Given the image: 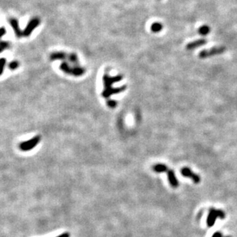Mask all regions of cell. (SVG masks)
<instances>
[{"label":"cell","instance_id":"1","mask_svg":"<svg viewBox=\"0 0 237 237\" xmlns=\"http://www.w3.org/2000/svg\"><path fill=\"white\" fill-rule=\"evenodd\" d=\"M218 217L221 218V219L225 218L224 212L219 210L210 209V213H209L208 217H207V226L209 227H212L214 223H215L216 219H217Z\"/></svg>","mask_w":237,"mask_h":237},{"label":"cell","instance_id":"2","mask_svg":"<svg viewBox=\"0 0 237 237\" xmlns=\"http://www.w3.org/2000/svg\"><path fill=\"white\" fill-rule=\"evenodd\" d=\"M226 51L225 47H214L210 50H203L200 52L199 56L201 58H206L211 57V56L216 55L222 54Z\"/></svg>","mask_w":237,"mask_h":237},{"label":"cell","instance_id":"3","mask_svg":"<svg viewBox=\"0 0 237 237\" xmlns=\"http://www.w3.org/2000/svg\"><path fill=\"white\" fill-rule=\"evenodd\" d=\"M40 137L38 136L35 137L34 138L31 139L28 141L22 142V144H20L19 148L23 151H28L30 150L33 149L37 144L39 143Z\"/></svg>","mask_w":237,"mask_h":237},{"label":"cell","instance_id":"4","mask_svg":"<svg viewBox=\"0 0 237 237\" xmlns=\"http://www.w3.org/2000/svg\"><path fill=\"white\" fill-rule=\"evenodd\" d=\"M181 174L183 176L192 179L194 183H198L200 182V177H199V175L194 174L190 169H189L187 167H184V168L181 170Z\"/></svg>","mask_w":237,"mask_h":237},{"label":"cell","instance_id":"5","mask_svg":"<svg viewBox=\"0 0 237 237\" xmlns=\"http://www.w3.org/2000/svg\"><path fill=\"white\" fill-rule=\"evenodd\" d=\"M167 174H168V180H169L170 184L171 185V187H174V188L177 187L179 183H178V180H176V176H175L174 171H172V170H170L167 172Z\"/></svg>","mask_w":237,"mask_h":237},{"label":"cell","instance_id":"6","mask_svg":"<svg viewBox=\"0 0 237 237\" xmlns=\"http://www.w3.org/2000/svg\"><path fill=\"white\" fill-rule=\"evenodd\" d=\"M206 43H207V40H205V39L196 40V41H192V42H190V43H189L188 45H187V49H196V48H198V47L205 45Z\"/></svg>","mask_w":237,"mask_h":237},{"label":"cell","instance_id":"7","mask_svg":"<svg viewBox=\"0 0 237 237\" xmlns=\"http://www.w3.org/2000/svg\"><path fill=\"white\" fill-rule=\"evenodd\" d=\"M153 171L156 173H164V172H168V167L167 165L164 164H155L154 166H153L152 167Z\"/></svg>","mask_w":237,"mask_h":237},{"label":"cell","instance_id":"8","mask_svg":"<svg viewBox=\"0 0 237 237\" xmlns=\"http://www.w3.org/2000/svg\"><path fill=\"white\" fill-rule=\"evenodd\" d=\"M210 29L207 25H203L199 29V33L201 35H207L208 33H210Z\"/></svg>","mask_w":237,"mask_h":237},{"label":"cell","instance_id":"9","mask_svg":"<svg viewBox=\"0 0 237 237\" xmlns=\"http://www.w3.org/2000/svg\"><path fill=\"white\" fill-rule=\"evenodd\" d=\"M162 29V25L160 23H154L152 25V30L154 32H159Z\"/></svg>","mask_w":237,"mask_h":237},{"label":"cell","instance_id":"10","mask_svg":"<svg viewBox=\"0 0 237 237\" xmlns=\"http://www.w3.org/2000/svg\"><path fill=\"white\" fill-rule=\"evenodd\" d=\"M212 237H223V234L221 233L220 232H216L213 235Z\"/></svg>","mask_w":237,"mask_h":237},{"label":"cell","instance_id":"11","mask_svg":"<svg viewBox=\"0 0 237 237\" xmlns=\"http://www.w3.org/2000/svg\"><path fill=\"white\" fill-rule=\"evenodd\" d=\"M57 237H70V234L68 233H62L61 235L58 236Z\"/></svg>","mask_w":237,"mask_h":237},{"label":"cell","instance_id":"12","mask_svg":"<svg viewBox=\"0 0 237 237\" xmlns=\"http://www.w3.org/2000/svg\"><path fill=\"white\" fill-rule=\"evenodd\" d=\"M226 237H230V236H226Z\"/></svg>","mask_w":237,"mask_h":237}]
</instances>
